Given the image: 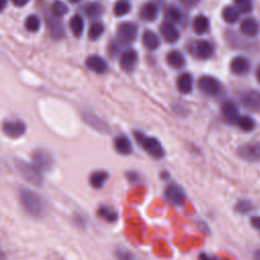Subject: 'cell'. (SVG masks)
<instances>
[{
    "mask_svg": "<svg viewBox=\"0 0 260 260\" xmlns=\"http://www.w3.org/2000/svg\"><path fill=\"white\" fill-rule=\"evenodd\" d=\"M131 9V5L126 0H118L113 7V12L116 16H124Z\"/></svg>",
    "mask_w": 260,
    "mask_h": 260,
    "instance_id": "cell-32",
    "label": "cell"
},
{
    "mask_svg": "<svg viewBox=\"0 0 260 260\" xmlns=\"http://www.w3.org/2000/svg\"><path fill=\"white\" fill-rule=\"evenodd\" d=\"M209 25H210V23H209L208 17L203 14H199V15L195 16L192 21L193 30L197 35H203V34L207 32L209 29Z\"/></svg>",
    "mask_w": 260,
    "mask_h": 260,
    "instance_id": "cell-25",
    "label": "cell"
},
{
    "mask_svg": "<svg viewBox=\"0 0 260 260\" xmlns=\"http://www.w3.org/2000/svg\"><path fill=\"white\" fill-rule=\"evenodd\" d=\"M158 15V7L155 3L145 2L139 9V16L144 21H153Z\"/></svg>",
    "mask_w": 260,
    "mask_h": 260,
    "instance_id": "cell-17",
    "label": "cell"
},
{
    "mask_svg": "<svg viewBox=\"0 0 260 260\" xmlns=\"http://www.w3.org/2000/svg\"><path fill=\"white\" fill-rule=\"evenodd\" d=\"M138 61V55L134 49H127L120 55V66L126 71L134 69Z\"/></svg>",
    "mask_w": 260,
    "mask_h": 260,
    "instance_id": "cell-15",
    "label": "cell"
},
{
    "mask_svg": "<svg viewBox=\"0 0 260 260\" xmlns=\"http://www.w3.org/2000/svg\"><path fill=\"white\" fill-rule=\"evenodd\" d=\"M249 60L244 56H236L230 62V70L235 75H245L250 71Z\"/></svg>",
    "mask_w": 260,
    "mask_h": 260,
    "instance_id": "cell-13",
    "label": "cell"
},
{
    "mask_svg": "<svg viewBox=\"0 0 260 260\" xmlns=\"http://www.w3.org/2000/svg\"><path fill=\"white\" fill-rule=\"evenodd\" d=\"M24 25H25V28L30 31V32H36L40 29V26H41V19L38 15L36 14H30L28 15L26 18H25V21H24Z\"/></svg>",
    "mask_w": 260,
    "mask_h": 260,
    "instance_id": "cell-33",
    "label": "cell"
},
{
    "mask_svg": "<svg viewBox=\"0 0 260 260\" xmlns=\"http://www.w3.org/2000/svg\"><path fill=\"white\" fill-rule=\"evenodd\" d=\"M105 31V25L101 21H93L88 28V38L91 41H95L101 38Z\"/></svg>",
    "mask_w": 260,
    "mask_h": 260,
    "instance_id": "cell-31",
    "label": "cell"
},
{
    "mask_svg": "<svg viewBox=\"0 0 260 260\" xmlns=\"http://www.w3.org/2000/svg\"><path fill=\"white\" fill-rule=\"evenodd\" d=\"M213 52L212 44L206 40H198L192 45V53L198 59L206 60L213 55Z\"/></svg>",
    "mask_w": 260,
    "mask_h": 260,
    "instance_id": "cell-9",
    "label": "cell"
},
{
    "mask_svg": "<svg viewBox=\"0 0 260 260\" xmlns=\"http://www.w3.org/2000/svg\"><path fill=\"white\" fill-rule=\"evenodd\" d=\"M236 124L244 132H250V131L254 130L256 127V123H255L254 119L247 115L240 116V118L238 119Z\"/></svg>",
    "mask_w": 260,
    "mask_h": 260,
    "instance_id": "cell-30",
    "label": "cell"
},
{
    "mask_svg": "<svg viewBox=\"0 0 260 260\" xmlns=\"http://www.w3.org/2000/svg\"><path fill=\"white\" fill-rule=\"evenodd\" d=\"M240 31L245 37L254 38L260 31V24L254 17H246L240 23Z\"/></svg>",
    "mask_w": 260,
    "mask_h": 260,
    "instance_id": "cell-14",
    "label": "cell"
},
{
    "mask_svg": "<svg viewBox=\"0 0 260 260\" xmlns=\"http://www.w3.org/2000/svg\"><path fill=\"white\" fill-rule=\"evenodd\" d=\"M85 64L90 70H92L95 73H104L108 69V65L106 61L98 55H91L87 57Z\"/></svg>",
    "mask_w": 260,
    "mask_h": 260,
    "instance_id": "cell-21",
    "label": "cell"
},
{
    "mask_svg": "<svg viewBox=\"0 0 260 260\" xmlns=\"http://www.w3.org/2000/svg\"><path fill=\"white\" fill-rule=\"evenodd\" d=\"M237 154L242 159L249 162H256L260 160V143L247 142L240 145L237 149Z\"/></svg>",
    "mask_w": 260,
    "mask_h": 260,
    "instance_id": "cell-5",
    "label": "cell"
},
{
    "mask_svg": "<svg viewBox=\"0 0 260 260\" xmlns=\"http://www.w3.org/2000/svg\"><path fill=\"white\" fill-rule=\"evenodd\" d=\"M6 6V0H1V11L5 8Z\"/></svg>",
    "mask_w": 260,
    "mask_h": 260,
    "instance_id": "cell-49",
    "label": "cell"
},
{
    "mask_svg": "<svg viewBox=\"0 0 260 260\" xmlns=\"http://www.w3.org/2000/svg\"><path fill=\"white\" fill-rule=\"evenodd\" d=\"M134 136L137 142L141 145V147L153 158L160 159L165 156V149L161 143L154 137L145 136L141 132H135Z\"/></svg>",
    "mask_w": 260,
    "mask_h": 260,
    "instance_id": "cell-2",
    "label": "cell"
},
{
    "mask_svg": "<svg viewBox=\"0 0 260 260\" xmlns=\"http://www.w3.org/2000/svg\"><path fill=\"white\" fill-rule=\"evenodd\" d=\"M164 196L169 203L175 206L184 205L187 199L186 191L181 185H179L176 182H171L166 186L164 191Z\"/></svg>",
    "mask_w": 260,
    "mask_h": 260,
    "instance_id": "cell-4",
    "label": "cell"
},
{
    "mask_svg": "<svg viewBox=\"0 0 260 260\" xmlns=\"http://www.w3.org/2000/svg\"><path fill=\"white\" fill-rule=\"evenodd\" d=\"M25 124L22 121H6L3 123V132L10 138H18L25 132Z\"/></svg>",
    "mask_w": 260,
    "mask_h": 260,
    "instance_id": "cell-12",
    "label": "cell"
},
{
    "mask_svg": "<svg viewBox=\"0 0 260 260\" xmlns=\"http://www.w3.org/2000/svg\"><path fill=\"white\" fill-rule=\"evenodd\" d=\"M83 10H84L85 15L87 17H90V18H98L104 12V8H103L102 4L99 3V2H89V3H87L84 6Z\"/></svg>",
    "mask_w": 260,
    "mask_h": 260,
    "instance_id": "cell-29",
    "label": "cell"
},
{
    "mask_svg": "<svg viewBox=\"0 0 260 260\" xmlns=\"http://www.w3.org/2000/svg\"><path fill=\"white\" fill-rule=\"evenodd\" d=\"M166 16L168 18V20L170 22H176V23H179L182 21V18H183V15H182V12L180 11V9L176 6H170L167 8L166 10Z\"/></svg>",
    "mask_w": 260,
    "mask_h": 260,
    "instance_id": "cell-35",
    "label": "cell"
},
{
    "mask_svg": "<svg viewBox=\"0 0 260 260\" xmlns=\"http://www.w3.org/2000/svg\"><path fill=\"white\" fill-rule=\"evenodd\" d=\"M179 2L181 4H183L184 6L194 7V6H196L200 2V0H179Z\"/></svg>",
    "mask_w": 260,
    "mask_h": 260,
    "instance_id": "cell-44",
    "label": "cell"
},
{
    "mask_svg": "<svg viewBox=\"0 0 260 260\" xmlns=\"http://www.w3.org/2000/svg\"><path fill=\"white\" fill-rule=\"evenodd\" d=\"M96 215L108 223H114L119 219L118 211L109 205H100L96 209Z\"/></svg>",
    "mask_w": 260,
    "mask_h": 260,
    "instance_id": "cell-19",
    "label": "cell"
},
{
    "mask_svg": "<svg viewBox=\"0 0 260 260\" xmlns=\"http://www.w3.org/2000/svg\"><path fill=\"white\" fill-rule=\"evenodd\" d=\"M72 221L74 225L79 229H85L87 225V218L83 213H75L72 217Z\"/></svg>",
    "mask_w": 260,
    "mask_h": 260,
    "instance_id": "cell-39",
    "label": "cell"
},
{
    "mask_svg": "<svg viewBox=\"0 0 260 260\" xmlns=\"http://www.w3.org/2000/svg\"><path fill=\"white\" fill-rule=\"evenodd\" d=\"M197 228L200 230L201 233H203L204 235H209L210 234V231H209V228L207 225V223L203 220H199L197 221Z\"/></svg>",
    "mask_w": 260,
    "mask_h": 260,
    "instance_id": "cell-41",
    "label": "cell"
},
{
    "mask_svg": "<svg viewBox=\"0 0 260 260\" xmlns=\"http://www.w3.org/2000/svg\"><path fill=\"white\" fill-rule=\"evenodd\" d=\"M70 3H73V4H76V3H79L81 0H68Z\"/></svg>",
    "mask_w": 260,
    "mask_h": 260,
    "instance_id": "cell-50",
    "label": "cell"
},
{
    "mask_svg": "<svg viewBox=\"0 0 260 260\" xmlns=\"http://www.w3.org/2000/svg\"><path fill=\"white\" fill-rule=\"evenodd\" d=\"M17 197L21 208L30 217L42 218L46 215L47 202L37 191L27 187H20L17 191Z\"/></svg>",
    "mask_w": 260,
    "mask_h": 260,
    "instance_id": "cell-1",
    "label": "cell"
},
{
    "mask_svg": "<svg viewBox=\"0 0 260 260\" xmlns=\"http://www.w3.org/2000/svg\"><path fill=\"white\" fill-rule=\"evenodd\" d=\"M137 30L138 29L135 23L129 21L122 22L117 27V38L119 42L124 45L131 44L137 37Z\"/></svg>",
    "mask_w": 260,
    "mask_h": 260,
    "instance_id": "cell-6",
    "label": "cell"
},
{
    "mask_svg": "<svg viewBox=\"0 0 260 260\" xmlns=\"http://www.w3.org/2000/svg\"><path fill=\"white\" fill-rule=\"evenodd\" d=\"M235 7L242 13H249L253 10L252 0H234Z\"/></svg>",
    "mask_w": 260,
    "mask_h": 260,
    "instance_id": "cell-38",
    "label": "cell"
},
{
    "mask_svg": "<svg viewBox=\"0 0 260 260\" xmlns=\"http://www.w3.org/2000/svg\"><path fill=\"white\" fill-rule=\"evenodd\" d=\"M250 223H251V225L255 230L260 232V215H253V216H251Z\"/></svg>",
    "mask_w": 260,
    "mask_h": 260,
    "instance_id": "cell-42",
    "label": "cell"
},
{
    "mask_svg": "<svg viewBox=\"0 0 260 260\" xmlns=\"http://www.w3.org/2000/svg\"><path fill=\"white\" fill-rule=\"evenodd\" d=\"M240 11L235 6H225L221 10V17L222 19L230 24L236 23L240 18Z\"/></svg>",
    "mask_w": 260,
    "mask_h": 260,
    "instance_id": "cell-26",
    "label": "cell"
},
{
    "mask_svg": "<svg viewBox=\"0 0 260 260\" xmlns=\"http://www.w3.org/2000/svg\"><path fill=\"white\" fill-rule=\"evenodd\" d=\"M243 106L251 112H260V91L249 89L242 95Z\"/></svg>",
    "mask_w": 260,
    "mask_h": 260,
    "instance_id": "cell-11",
    "label": "cell"
},
{
    "mask_svg": "<svg viewBox=\"0 0 260 260\" xmlns=\"http://www.w3.org/2000/svg\"><path fill=\"white\" fill-rule=\"evenodd\" d=\"M177 88L180 92L186 94L189 93L193 88V77L190 73L184 72L177 78Z\"/></svg>",
    "mask_w": 260,
    "mask_h": 260,
    "instance_id": "cell-23",
    "label": "cell"
},
{
    "mask_svg": "<svg viewBox=\"0 0 260 260\" xmlns=\"http://www.w3.org/2000/svg\"><path fill=\"white\" fill-rule=\"evenodd\" d=\"M252 209H253V204L248 199H241L234 206L235 212L242 214V215L249 213Z\"/></svg>",
    "mask_w": 260,
    "mask_h": 260,
    "instance_id": "cell-34",
    "label": "cell"
},
{
    "mask_svg": "<svg viewBox=\"0 0 260 260\" xmlns=\"http://www.w3.org/2000/svg\"><path fill=\"white\" fill-rule=\"evenodd\" d=\"M34 165L43 173L50 171L53 168L54 159L53 156L44 149H38L32 153Z\"/></svg>",
    "mask_w": 260,
    "mask_h": 260,
    "instance_id": "cell-8",
    "label": "cell"
},
{
    "mask_svg": "<svg viewBox=\"0 0 260 260\" xmlns=\"http://www.w3.org/2000/svg\"><path fill=\"white\" fill-rule=\"evenodd\" d=\"M255 76H256V79L260 82V65L257 67V69L255 71Z\"/></svg>",
    "mask_w": 260,
    "mask_h": 260,
    "instance_id": "cell-47",
    "label": "cell"
},
{
    "mask_svg": "<svg viewBox=\"0 0 260 260\" xmlns=\"http://www.w3.org/2000/svg\"><path fill=\"white\" fill-rule=\"evenodd\" d=\"M160 34L164 38V40L170 44L176 43L180 39V31L175 26L174 23L170 21H166L160 25Z\"/></svg>",
    "mask_w": 260,
    "mask_h": 260,
    "instance_id": "cell-16",
    "label": "cell"
},
{
    "mask_svg": "<svg viewBox=\"0 0 260 260\" xmlns=\"http://www.w3.org/2000/svg\"><path fill=\"white\" fill-rule=\"evenodd\" d=\"M254 260H260V249H257L254 252Z\"/></svg>",
    "mask_w": 260,
    "mask_h": 260,
    "instance_id": "cell-46",
    "label": "cell"
},
{
    "mask_svg": "<svg viewBox=\"0 0 260 260\" xmlns=\"http://www.w3.org/2000/svg\"><path fill=\"white\" fill-rule=\"evenodd\" d=\"M220 112L223 119L230 124H236L241 116L239 114V109L237 105L231 100H225L222 102L220 106Z\"/></svg>",
    "mask_w": 260,
    "mask_h": 260,
    "instance_id": "cell-10",
    "label": "cell"
},
{
    "mask_svg": "<svg viewBox=\"0 0 260 260\" xmlns=\"http://www.w3.org/2000/svg\"><path fill=\"white\" fill-rule=\"evenodd\" d=\"M109 179V173L105 170L93 171L88 177V183L93 189H102Z\"/></svg>",
    "mask_w": 260,
    "mask_h": 260,
    "instance_id": "cell-18",
    "label": "cell"
},
{
    "mask_svg": "<svg viewBox=\"0 0 260 260\" xmlns=\"http://www.w3.org/2000/svg\"><path fill=\"white\" fill-rule=\"evenodd\" d=\"M52 12H53L54 16L61 17V16L65 15L68 12V7L64 2H62L60 0H57L52 5Z\"/></svg>",
    "mask_w": 260,
    "mask_h": 260,
    "instance_id": "cell-37",
    "label": "cell"
},
{
    "mask_svg": "<svg viewBox=\"0 0 260 260\" xmlns=\"http://www.w3.org/2000/svg\"><path fill=\"white\" fill-rule=\"evenodd\" d=\"M166 61L169 66L175 69H180L186 64V60L184 55L178 50L170 51L166 56Z\"/></svg>",
    "mask_w": 260,
    "mask_h": 260,
    "instance_id": "cell-22",
    "label": "cell"
},
{
    "mask_svg": "<svg viewBox=\"0 0 260 260\" xmlns=\"http://www.w3.org/2000/svg\"><path fill=\"white\" fill-rule=\"evenodd\" d=\"M169 177H170V174H169V173H167V172H162V173H161V178H162V179L166 180V179H168Z\"/></svg>",
    "mask_w": 260,
    "mask_h": 260,
    "instance_id": "cell-48",
    "label": "cell"
},
{
    "mask_svg": "<svg viewBox=\"0 0 260 260\" xmlns=\"http://www.w3.org/2000/svg\"><path fill=\"white\" fill-rule=\"evenodd\" d=\"M197 84L199 89L208 95H217L221 89L220 82L215 77L210 75L201 76L198 79Z\"/></svg>",
    "mask_w": 260,
    "mask_h": 260,
    "instance_id": "cell-7",
    "label": "cell"
},
{
    "mask_svg": "<svg viewBox=\"0 0 260 260\" xmlns=\"http://www.w3.org/2000/svg\"><path fill=\"white\" fill-rule=\"evenodd\" d=\"M55 17H50V20L49 19L47 20L48 27H49L50 34L53 38L61 39L64 36V28H63V25H62L61 21H59Z\"/></svg>",
    "mask_w": 260,
    "mask_h": 260,
    "instance_id": "cell-27",
    "label": "cell"
},
{
    "mask_svg": "<svg viewBox=\"0 0 260 260\" xmlns=\"http://www.w3.org/2000/svg\"><path fill=\"white\" fill-rule=\"evenodd\" d=\"M114 147L115 150L122 155H128L132 152V143L126 135L117 136L114 140Z\"/></svg>",
    "mask_w": 260,
    "mask_h": 260,
    "instance_id": "cell-20",
    "label": "cell"
},
{
    "mask_svg": "<svg viewBox=\"0 0 260 260\" xmlns=\"http://www.w3.org/2000/svg\"><path fill=\"white\" fill-rule=\"evenodd\" d=\"M69 28L75 37H80L84 29V21L79 14L73 15L69 20Z\"/></svg>",
    "mask_w": 260,
    "mask_h": 260,
    "instance_id": "cell-28",
    "label": "cell"
},
{
    "mask_svg": "<svg viewBox=\"0 0 260 260\" xmlns=\"http://www.w3.org/2000/svg\"><path fill=\"white\" fill-rule=\"evenodd\" d=\"M15 167L18 173L22 176L25 181L35 186H42L43 184V176L42 172L34 165L24 160L17 159L15 161Z\"/></svg>",
    "mask_w": 260,
    "mask_h": 260,
    "instance_id": "cell-3",
    "label": "cell"
},
{
    "mask_svg": "<svg viewBox=\"0 0 260 260\" xmlns=\"http://www.w3.org/2000/svg\"><path fill=\"white\" fill-rule=\"evenodd\" d=\"M114 255L116 260H136L135 254L124 247H119L114 251Z\"/></svg>",
    "mask_w": 260,
    "mask_h": 260,
    "instance_id": "cell-36",
    "label": "cell"
},
{
    "mask_svg": "<svg viewBox=\"0 0 260 260\" xmlns=\"http://www.w3.org/2000/svg\"><path fill=\"white\" fill-rule=\"evenodd\" d=\"M12 3L17 7H22L28 3L29 0H11Z\"/></svg>",
    "mask_w": 260,
    "mask_h": 260,
    "instance_id": "cell-45",
    "label": "cell"
},
{
    "mask_svg": "<svg viewBox=\"0 0 260 260\" xmlns=\"http://www.w3.org/2000/svg\"><path fill=\"white\" fill-rule=\"evenodd\" d=\"M142 44L146 49H148L150 51H153V50H156L159 47L160 40H159V38L157 37V35L155 32H153L152 30L147 29L142 35Z\"/></svg>",
    "mask_w": 260,
    "mask_h": 260,
    "instance_id": "cell-24",
    "label": "cell"
},
{
    "mask_svg": "<svg viewBox=\"0 0 260 260\" xmlns=\"http://www.w3.org/2000/svg\"><path fill=\"white\" fill-rule=\"evenodd\" d=\"M126 179L128 180L129 183L131 184H136L139 181V175L136 172L133 171H129L126 173Z\"/></svg>",
    "mask_w": 260,
    "mask_h": 260,
    "instance_id": "cell-40",
    "label": "cell"
},
{
    "mask_svg": "<svg viewBox=\"0 0 260 260\" xmlns=\"http://www.w3.org/2000/svg\"><path fill=\"white\" fill-rule=\"evenodd\" d=\"M198 260H220V259H218L217 257H215V256H213V255L207 254V253H205V252H201V253L199 254Z\"/></svg>",
    "mask_w": 260,
    "mask_h": 260,
    "instance_id": "cell-43",
    "label": "cell"
}]
</instances>
